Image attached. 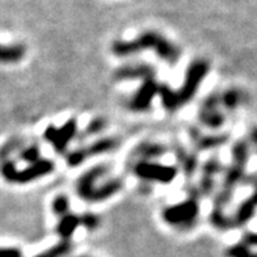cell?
Wrapping results in <instances>:
<instances>
[{
    "mask_svg": "<svg viewBox=\"0 0 257 257\" xmlns=\"http://www.w3.org/2000/svg\"><path fill=\"white\" fill-rule=\"evenodd\" d=\"M110 49L113 54L118 58L133 57L146 49H151L169 66H175L180 59V50L176 45L155 31L145 32L134 40H115Z\"/></svg>",
    "mask_w": 257,
    "mask_h": 257,
    "instance_id": "6da1fadb",
    "label": "cell"
},
{
    "mask_svg": "<svg viewBox=\"0 0 257 257\" xmlns=\"http://www.w3.org/2000/svg\"><path fill=\"white\" fill-rule=\"evenodd\" d=\"M54 169L55 164L53 160L42 158L36 163L28 164L24 169H17L16 163L11 159L0 162V173L6 181L11 184H29L48 176L54 172Z\"/></svg>",
    "mask_w": 257,
    "mask_h": 257,
    "instance_id": "7a4b0ae2",
    "label": "cell"
},
{
    "mask_svg": "<svg viewBox=\"0 0 257 257\" xmlns=\"http://www.w3.org/2000/svg\"><path fill=\"white\" fill-rule=\"evenodd\" d=\"M133 173L146 183H173L179 175L177 166H167L156 160H138L133 164Z\"/></svg>",
    "mask_w": 257,
    "mask_h": 257,
    "instance_id": "3957f363",
    "label": "cell"
},
{
    "mask_svg": "<svg viewBox=\"0 0 257 257\" xmlns=\"http://www.w3.org/2000/svg\"><path fill=\"white\" fill-rule=\"evenodd\" d=\"M210 71L209 62L205 59H196L186 68L185 78L183 85L177 89V97H179L180 106L189 104L202 84L203 79L206 78Z\"/></svg>",
    "mask_w": 257,
    "mask_h": 257,
    "instance_id": "277c9868",
    "label": "cell"
},
{
    "mask_svg": "<svg viewBox=\"0 0 257 257\" xmlns=\"http://www.w3.org/2000/svg\"><path fill=\"white\" fill-rule=\"evenodd\" d=\"M200 215V201L188 200L167 206L162 211V218L169 226L186 228L194 224Z\"/></svg>",
    "mask_w": 257,
    "mask_h": 257,
    "instance_id": "5b68a950",
    "label": "cell"
},
{
    "mask_svg": "<svg viewBox=\"0 0 257 257\" xmlns=\"http://www.w3.org/2000/svg\"><path fill=\"white\" fill-rule=\"evenodd\" d=\"M78 122L75 118H70L64 122L62 127L49 125L44 130V139L53 146L57 154L66 153L68 145L78 136Z\"/></svg>",
    "mask_w": 257,
    "mask_h": 257,
    "instance_id": "8992f818",
    "label": "cell"
},
{
    "mask_svg": "<svg viewBox=\"0 0 257 257\" xmlns=\"http://www.w3.org/2000/svg\"><path fill=\"white\" fill-rule=\"evenodd\" d=\"M198 119L201 125L211 130H218L226 123V115L220 110L218 92H213L203 98L198 112Z\"/></svg>",
    "mask_w": 257,
    "mask_h": 257,
    "instance_id": "52a82bcc",
    "label": "cell"
},
{
    "mask_svg": "<svg viewBox=\"0 0 257 257\" xmlns=\"http://www.w3.org/2000/svg\"><path fill=\"white\" fill-rule=\"evenodd\" d=\"M108 172L109 167L106 164H97V166H93L92 168L87 169L76 180V185H75L76 194L83 201L89 202L92 194H93L95 189L98 186L97 181L100 179H102L104 176H106Z\"/></svg>",
    "mask_w": 257,
    "mask_h": 257,
    "instance_id": "ba28073f",
    "label": "cell"
},
{
    "mask_svg": "<svg viewBox=\"0 0 257 257\" xmlns=\"http://www.w3.org/2000/svg\"><path fill=\"white\" fill-rule=\"evenodd\" d=\"M158 88H159V83L155 78L143 80L142 84L139 85V88L127 101V108L136 113L149 110L151 108L153 100L155 96H158Z\"/></svg>",
    "mask_w": 257,
    "mask_h": 257,
    "instance_id": "9c48e42d",
    "label": "cell"
},
{
    "mask_svg": "<svg viewBox=\"0 0 257 257\" xmlns=\"http://www.w3.org/2000/svg\"><path fill=\"white\" fill-rule=\"evenodd\" d=\"M189 138L193 147L198 151H210V150L219 149L226 145L230 139L228 134H203L200 128L192 126L189 128Z\"/></svg>",
    "mask_w": 257,
    "mask_h": 257,
    "instance_id": "30bf717a",
    "label": "cell"
},
{
    "mask_svg": "<svg viewBox=\"0 0 257 257\" xmlns=\"http://www.w3.org/2000/svg\"><path fill=\"white\" fill-rule=\"evenodd\" d=\"M156 76V70L154 66L147 63L125 64L114 71V79L118 81L125 80H146Z\"/></svg>",
    "mask_w": 257,
    "mask_h": 257,
    "instance_id": "8fae6325",
    "label": "cell"
},
{
    "mask_svg": "<svg viewBox=\"0 0 257 257\" xmlns=\"http://www.w3.org/2000/svg\"><path fill=\"white\" fill-rule=\"evenodd\" d=\"M173 153L176 156L177 160V169H181V172L184 173V176L188 180L192 179L196 175L197 169L200 167V160L196 153H190L184 147L183 145L176 143L173 146Z\"/></svg>",
    "mask_w": 257,
    "mask_h": 257,
    "instance_id": "7c38bea8",
    "label": "cell"
},
{
    "mask_svg": "<svg viewBox=\"0 0 257 257\" xmlns=\"http://www.w3.org/2000/svg\"><path fill=\"white\" fill-rule=\"evenodd\" d=\"M256 194L252 193L249 197H247L245 200L241 201L237 206L236 211L233 214L232 222L233 227H243L249 222L252 218L254 217V213H256Z\"/></svg>",
    "mask_w": 257,
    "mask_h": 257,
    "instance_id": "4fadbf2b",
    "label": "cell"
},
{
    "mask_svg": "<svg viewBox=\"0 0 257 257\" xmlns=\"http://www.w3.org/2000/svg\"><path fill=\"white\" fill-rule=\"evenodd\" d=\"M118 146L119 138L117 137H102L83 147V150H84L87 159H89V158H95V156L114 151L115 149H118Z\"/></svg>",
    "mask_w": 257,
    "mask_h": 257,
    "instance_id": "5bb4252c",
    "label": "cell"
},
{
    "mask_svg": "<svg viewBox=\"0 0 257 257\" xmlns=\"http://www.w3.org/2000/svg\"><path fill=\"white\" fill-rule=\"evenodd\" d=\"M122 186H123L122 180L118 179V177H113V179L105 181V183H102L101 185H98L96 188L89 202H104V201L115 196L122 189Z\"/></svg>",
    "mask_w": 257,
    "mask_h": 257,
    "instance_id": "9a60e30c",
    "label": "cell"
},
{
    "mask_svg": "<svg viewBox=\"0 0 257 257\" xmlns=\"http://www.w3.org/2000/svg\"><path fill=\"white\" fill-rule=\"evenodd\" d=\"M168 151L167 146L162 145V143H153V142H145L134 150L133 153V158H136L137 162L138 160H155L159 159L160 156Z\"/></svg>",
    "mask_w": 257,
    "mask_h": 257,
    "instance_id": "2e32d148",
    "label": "cell"
},
{
    "mask_svg": "<svg viewBox=\"0 0 257 257\" xmlns=\"http://www.w3.org/2000/svg\"><path fill=\"white\" fill-rule=\"evenodd\" d=\"M79 226H80L79 215L74 213H67L66 215L61 217L55 231L62 240H71L72 235L75 233V231L78 230Z\"/></svg>",
    "mask_w": 257,
    "mask_h": 257,
    "instance_id": "e0dca14e",
    "label": "cell"
},
{
    "mask_svg": "<svg viewBox=\"0 0 257 257\" xmlns=\"http://www.w3.org/2000/svg\"><path fill=\"white\" fill-rule=\"evenodd\" d=\"M158 96H160L163 108L166 109L167 112H176L177 109L180 108L177 92L173 91L172 87H169L167 83H162V84H159V88H158Z\"/></svg>",
    "mask_w": 257,
    "mask_h": 257,
    "instance_id": "ac0fdd59",
    "label": "cell"
},
{
    "mask_svg": "<svg viewBox=\"0 0 257 257\" xmlns=\"http://www.w3.org/2000/svg\"><path fill=\"white\" fill-rule=\"evenodd\" d=\"M25 55V48L23 45H0V63L11 64L20 62Z\"/></svg>",
    "mask_w": 257,
    "mask_h": 257,
    "instance_id": "d6986e66",
    "label": "cell"
},
{
    "mask_svg": "<svg viewBox=\"0 0 257 257\" xmlns=\"http://www.w3.org/2000/svg\"><path fill=\"white\" fill-rule=\"evenodd\" d=\"M243 101V93L236 88H230L219 95V105L228 112H233L240 106Z\"/></svg>",
    "mask_w": 257,
    "mask_h": 257,
    "instance_id": "ffe728a7",
    "label": "cell"
},
{
    "mask_svg": "<svg viewBox=\"0 0 257 257\" xmlns=\"http://www.w3.org/2000/svg\"><path fill=\"white\" fill-rule=\"evenodd\" d=\"M249 162V145L240 139L233 143L231 147V163L245 167Z\"/></svg>",
    "mask_w": 257,
    "mask_h": 257,
    "instance_id": "44dd1931",
    "label": "cell"
},
{
    "mask_svg": "<svg viewBox=\"0 0 257 257\" xmlns=\"http://www.w3.org/2000/svg\"><path fill=\"white\" fill-rule=\"evenodd\" d=\"M210 222L219 231H230L235 228L232 218L227 215L224 213V209H220V207H213L211 214H210Z\"/></svg>",
    "mask_w": 257,
    "mask_h": 257,
    "instance_id": "7402d4cb",
    "label": "cell"
},
{
    "mask_svg": "<svg viewBox=\"0 0 257 257\" xmlns=\"http://www.w3.org/2000/svg\"><path fill=\"white\" fill-rule=\"evenodd\" d=\"M223 164L220 162L218 156H211L210 159L203 163L201 167V177H207V179H215L219 173L223 172Z\"/></svg>",
    "mask_w": 257,
    "mask_h": 257,
    "instance_id": "603a6c76",
    "label": "cell"
},
{
    "mask_svg": "<svg viewBox=\"0 0 257 257\" xmlns=\"http://www.w3.org/2000/svg\"><path fill=\"white\" fill-rule=\"evenodd\" d=\"M108 126V122L106 119L102 118V117H96L92 121H89V123L85 126V128L81 133H78L76 138L80 139V141H84L85 138L92 136H97L100 133H102Z\"/></svg>",
    "mask_w": 257,
    "mask_h": 257,
    "instance_id": "cb8c5ba5",
    "label": "cell"
},
{
    "mask_svg": "<svg viewBox=\"0 0 257 257\" xmlns=\"http://www.w3.org/2000/svg\"><path fill=\"white\" fill-rule=\"evenodd\" d=\"M25 143H27L25 138L17 136L14 137V138H11L10 141H7V142L0 147V162L7 160L10 158V155H12L16 151H20L25 146Z\"/></svg>",
    "mask_w": 257,
    "mask_h": 257,
    "instance_id": "d4e9b609",
    "label": "cell"
},
{
    "mask_svg": "<svg viewBox=\"0 0 257 257\" xmlns=\"http://www.w3.org/2000/svg\"><path fill=\"white\" fill-rule=\"evenodd\" d=\"M72 250L71 240H62L49 249L36 254L34 257H64Z\"/></svg>",
    "mask_w": 257,
    "mask_h": 257,
    "instance_id": "484cf974",
    "label": "cell"
},
{
    "mask_svg": "<svg viewBox=\"0 0 257 257\" xmlns=\"http://www.w3.org/2000/svg\"><path fill=\"white\" fill-rule=\"evenodd\" d=\"M19 159L21 162H25L28 164L36 163L41 159V147L37 143L33 145H25L23 149L19 151Z\"/></svg>",
    "mask_w": 257,
    "mask_h": 257,
    "instance_id": "4316f807",
    "label": "cell"
},
{
    "mask_svg": "<svg viewBox=\"0 0 257 257\" xmlns=\"http://www.w3.org/2000/svg\"><path fill=\"white\" fill-rule=\"evenodd\" d=\"M70 198L64 194H59L53 200V203H51V209H53V213L57 215V217H63L67 213H70Z\"/></svg>",
    "mask_w": 257,
    "mask_h": 257,
    "instance_id": "83f0119b",
    "label": "cell"
},
{
    "mask_svg": "<svg viewBox=\"0 0 257 257\" xmlns=\"http://www.w3.org/2000/svg\"><path fill=\"white\" fill-rule=\"evenodd\" d=\"M79 220H80V226H83L88 231H96L101 224L100 217L93 213L81 214V215H79Z\"/></svg>",
    "mask_w": 257,
    "mask_h": 257,
    "instance_id": "f1b7e54d",
    "label": "cell"
},
{
    "mask_svg": "<svg viewBox=\"0 0 257 257\" xmlns=\"http://www.w3.org/2000/svg\"><path fill=\"white\" fill-rule=\"evenodd\" d=\"M252 254H253V252L250 250V248L244 243H241V241L231 245L224 252V256L226 257H250Z\"/></svg>",
    "mask_w": 257,
    "mask_h": 257,
    "instance_id": "f546056e",
    "label": "cell"
},
{
    "mask_svg": "<svg viewBox=\"0 0 257 257\" xmlns=\"http://www.w3.org/2000/svg\"><path fill=\"white\" fill-rule=\"evenodd\" d=\"M0 257H23V252L19 248L0 247Z\"/></svg>",
    "mask_w": 257,
    "mask_h": 257,
    "instance_id": "4dcf8cb0",
    "label": "cell"
},
{
    "mask_svg": "<svg viewBox=\"0 0 257 257\" xmlns=\"http://www.w3.org/2000/svg\"><path fill=\"white\" fill-rule=\"evenodd\" d=\"M256 235H254V232H250V231H247V233H244L243 235V239H241V243H244L245 245H248V247H253V245H256Z\"/></svg>",
    "mask_w": 257,
    "mask_h": 257,
    "instance_id": "1f68e13d",
    "label": "cell"
},
{
    "mask_svg": "<svg viewBox=\"0 0 257 257\" xmlns=\"http://www.w3.org/2000/svg\"><path fill=\"white\" fill-rule=\"evenodd\" d=\"M250 257H256V254H254V253H253V254H252V256H250Z\"/></svg>",
    "mask_w": 257,
    "mask_h": 257,
    "instance_id": "d6a6232c",
    "label": "cell"
},
{
    "mask_svg": "<svg viewBox=\"0 0 257 257\" xmlns=\"http://www.w3.org/2000/svg\"><path fill=\"white\" fill-rule=\"evenodd\" d=\"M76 257H85V256H76Z\"/></svg>",
    "mask_w": 257,
    "mask_h": 257,
    "instance_id": "836d02e7",
    "label": "cell"
}]
</instances>
